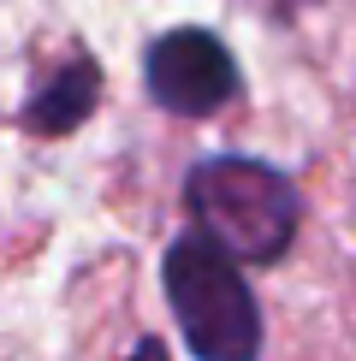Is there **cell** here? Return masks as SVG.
<instances>
[{"mask_svg":"<svg viewBox=\"0 0 356 361\" xmlns=\"http://www.w3.org/2000/svg\"><path fill=\"white\" fill-rule=\"evenodd\" d=\"M184 202L196 231H208L226 255L237 261H279L297 237V184L267 160H244V154H220L202 160L196 172L184 178Z\"/></svg>","mask_w":356,"mask_h":361,"instance_id":"6da1fadb","label":"cell"},{"mask_svg":"<svg viewBox=\"0 0 356 361\" xmlns=\"http://www.w3.org/2000/svg\"><path fill=\"white\" fill-rule=\"evenodd\" d=\"M167 302L178 314L196 361H256L261 355V314L249 296L244 273L232 267V255L208 231H190L167 249Z\"/></svg>","mask_w":356,"mask_h":361,"instance_id":"7a4b0ae2","label":"cell"},{"mask_svg":"<svg viewBox=\"0 0 356 361\" xmlns=\"http://www.w3.org/2000/svg\"><path fill=\"white\" fill-rule=\"evenodd\" d=\"M143 78H148L155 107H167L178 118H208L237 95V59L226 54V42L214 30L184 24V30H167L148 48Z\"/></svg>","mask_w":356,"mask_h":361,"instance_id":"3957f363","label":"cell"},{"mask_svg":"<svg viewBox=\"0 0 356 361\" xmlns=\"http://www.w3.org/2000/svg\"><path fill=\"white\" fill-rule=\"evenodd\" d=\"M95 107H101V66L89 54H78L24 101L18 118H24V130H36V137H71Z\"/></svg>","mask_w":356,"mask_h":361,"instance_id":"277c9868","label":"cell"},{"mask_svg":"<svg viewBox=\"0 0 356 361\" xmlns=\"http://www.w3.org/2000/svg\"><path fill=\"white\" fill-rule=\"evenodd\" d=\"M131 361H167V343H160V338H137Z\"/></svg>","mask_w":356,"mask_h":361,"instance_id":"5b68a950","label":"cell"}]
</instances>
